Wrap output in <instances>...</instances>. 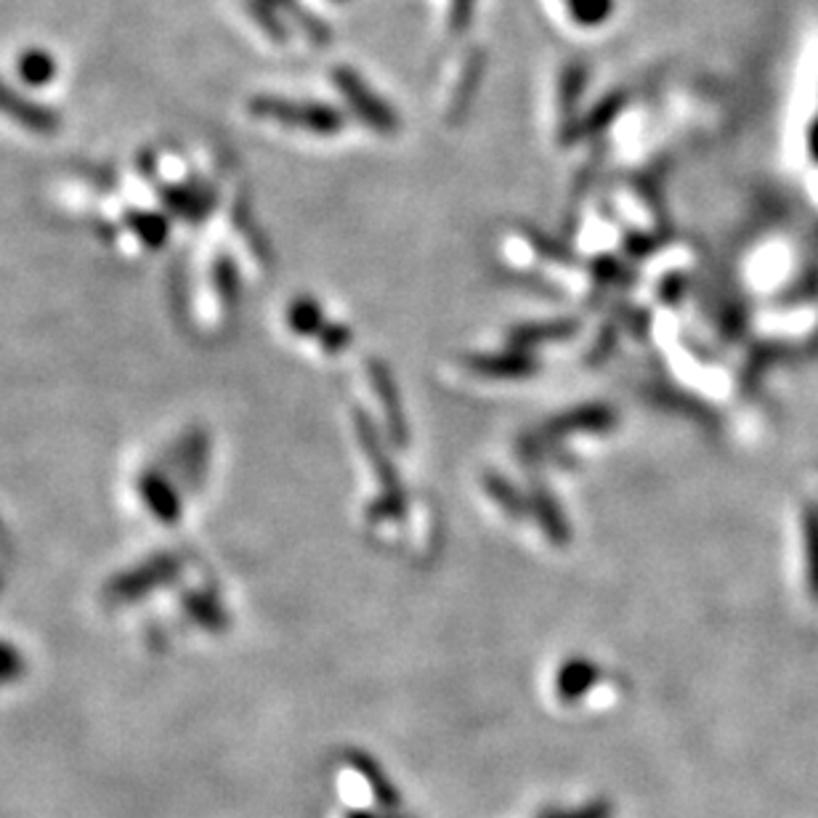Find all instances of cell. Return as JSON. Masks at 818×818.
I'll list each match as a JSON object with an SVG mask.
<instances>
[{
	"mask_svg": "<svg viewBox=\"0 0 818 818\" xmlns=\"http://www.w3.org/2000/svg\"><path fill=\"white\" fill-rule=\"evenodd\" d=\"M0 115L11 117L19 126L35 130V133H54L61 122L59 112L54 107L24 96L22 91L11 89L3 80H0Z\"/></svg>",
	"mask_w": 818,
	"mask_h": 818,
	"instance_id": "6da1fadb",
	"label": "cell"
},
{
	"mask_svg": "<svg viewBox=\"0 0 818 818\" xmlns=\"http://www.w3.org/2000/svg\"><path fill=\"white\" fill-rule=\"evenodd\" d=\"M346 760L351 762L353 771H357L359 776L367 781L372 797H375V803L381 805L383 810H388V814L390 810H399L401 795H399V790H396L394 781L388 779V773L383 771L381 762L372 758V755L362 752V749H351V752L346 755Z\"/></svg>",
	"mask_w": 818,
	"mask_h": 818,
	"instance_id": "7a4b0ae2",
	"label": "cell"
},
{
	"mask_svg": "<svg viewBox=\"0 0 818 818\" xmlns=\"http://www.w3.org/2000/svg\"><path fill=\"white\" fill-rule=\"evenodd\" d=\"M595 680H598V669H595L593 662H587V659L566 662V665L558 669V675H556V697L566 704L580 702V699L595 686Z\"/></svg>",
	"mask_w": 818,
	"mask_h": 818,
	"instance_id": "3957f363",
	"label": "cell"
},
{
	"mask_svg": "<svg viewBox=\"0 0 818 818\" xmlns=\"http://www.w3.org/2000/svg\"><path fill=\"white\" fill-rule=\"evenodd\" d=\"M56 70H59V65H56L54 54L40 46L27 48V51H22V56L16 59L19 80H22L24 85H30V89H43V85L51 83L56 78Z\"/></svg>",
	"mask_w": 818,
	"mask_h": 818,
	"instance_id": "277c9868",
	"label": "cell"
},
{
	"mask_svg": "<svg viewBox=\"0 0 818 818\" xmlns=\"http://www.w3.org/2000/svg\"><path fill=\"white\" fill-rule=\"evenodd\" d=\"M803 553L810 595L818 600V505L803 511Z\"/></svg>",
	"mask_w": 818,
	"mask_h": 818,
	"instance_id": "5b68a950",
	"label": "cell"
},
{
	"mask_svg": "<svg viewBox=\"0 0 818 818\" xmlns=\"http://www.w3.org/2000/svg\"><path fill=\"white\" fill-rule=\"evenodd\" d=\"M537 818H614V803L606 797H595L591 803L580 805L574 810H558L548 808L542 810Z\"/></svg>",
	"mask_w": 818,
	"mask_h": 818,
	"instance_id": "8992f818",
	"label": "cell"
},
{
	"mask_svg": "<svg viewBox=\"0 0 818 818\" xmlns=\"http://www.w3.org/2000/svg\"><path fill=\"white\" fill-rule=\"evenodd\" d=\"M349 818H381V816H372L370 810H353V814H349Z\"/></svg>",
	"mask_w": 818,
	"mask_h": 818,
	"instance_id": "52a82bcc",
	"label": "cell"
},
{
	"mask_svg": "<svg viewBox=\"0 0 818 818\" xmlns=\"http://www.w3.org/2000/svg\"><path fill=\"white\" fill-rule=\"evenodd\" d=\"M816 154H818V141H816Z\"/></svg>",
	"mask_w": 818,
	"mask_h": 818,
	"instance_id": "ba28073f",
	"label": "cell"
}]
</instances>
